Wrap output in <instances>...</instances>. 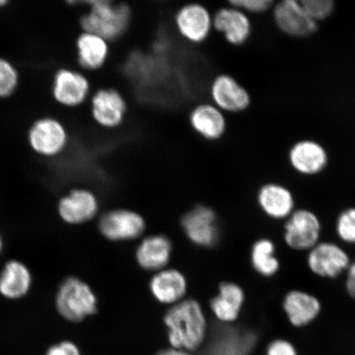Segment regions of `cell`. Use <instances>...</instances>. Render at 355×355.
Listing matches in <instances>:
<instances>
[{"label": "cell", "mask_w": 355, "mask_h": 355, "mask_svg": "<svg viewBox=\"0 0 355 355\" xmlns=\"http://www.w3.org/2000/svg\"><path fill=\"white\" fill-rule=\"evenodd\" d=\"M168 338L173 348L193 352L205 338L207 322L201 306L185 300L173 307L165 318Z\"/></svg>", "instance_id": "obj_1"}, {"label": "cell", "mask_w": 355, "mask_h": 355, "mask_svg": "<svg viewBox=\"0 0 355 355\" xmlns=\"http://www.w3.org/2000/svg\"><path fill=\"white\" fill-rule=\"evenodd\" d=\"M83 2L85 11L81 12L78 21L82 32L101 35L109 42L125 33L131 20L130 8L126 3L108 0Z\"/></svg>", "instance_id": "obj_2"}, {"label": "cell", "mask_w": 355, "mask_h": 355, "mask_svg": "<svg viewBox=\"0 0 355 355\" xmlns=\"http://www.w3.org/2000/svg\"><path fill=\"white\" fill-rule=\"evenodd\" d=\"M55 308L65 320L80 322L96 313V296L83 279L70 277L66 278L58 288Z\"/></svg>", "instance_id": "obj_3"}, {"label": "cell", "mask_w": 355, "mask_h": 355, "mask_svg": "<svg viewBox=\"0 0 355 355\" xmlns=\"http://www.w3.org/2000/svg\"><path fill=\"white\" fill-rule=\"evenodd\" d=\"M70 141L68 128L61 119L44 116L37 119L28 132L31 150L40 157L52 159L65 153Z\"/></svg>", "instance_id": "obj_4"}, {"label": "cell", "mask_w": 355, "mask_h": 355, "mask_svg": "<svg viewBox=\"0 0 355 355\" xmlns=\"http://www.w3.org/2000/svg\"><path fill=\"white\" fill-rule=\"evenodd\" d=\"M51 94L53 100L61 107L78 109L90 99L92 83L87 74L77 68L62 67L53 78Z\"/></svg>", "instance_id": "obj_5"}, {"label": "cell", "mask_w": 355, "mask_h": 355, "mask_svg": "<svg viewBox=\"0 0 355 355\" xmlns=\"http://www.w3.org/2000/svg\"><path fill=\"white\" fill-rule=\"evenodd\" d=\"M127 111V102L116 89H97L90 97L92 119L97 125L105 130H114L121 126Z\"/></svg>", "instance_id": "obj_6"}, {"label": "cell", "mask_w": 355, "mask_h": 355, "mask_svg": "<svg viewBox=\"0 0 355 355\" xmlns=\"http://www.w3.org/2000/svg\"><path fill=\"white\" fill-rule=\"evenodd\" d=\"M175 26L185 41L193 44H202L210 37L213 29V15L198 3L184 4L175 13Z\"/></svg>", "instance_id": "obj_7"}, {"label": "cell", "mask_w": 355, "mask_h": 355, "mask_svg": "<svg viewBox=\"0 0 355 355\" xmlns=\"http://www.w3.org/2000/svg\"><path fill=\"white\" fill-rule=\"evenodd\" d=\"M321 224L314 213L298 210L288 216L285 225V241L295 250H312L320 238Z\"/></svg>", "instance_id": "obj_8"}, {"label": "cell", "mask_w": 355, "mask_h": 355, "mask_svg": "<svg viewBox=\"0 0 355 355\" xmlns=\"http://www.w3.org/2000/svg\"><path fill=\"white\" fill-rule=\"evenodd\" d=\"M210 96L212 104L223 112H242L250 105L246 89L229 74H220L212 80Z\"/></svg>", "instance_id": "obj_9"}, {"label": "cell", "mask_w": 355, "mask_h": 355, "mask_svg": "<svg viewBox=\"0 0 355 355\" xmlns=\"http://www.w3.org/2000/svg\"><path fill=\"white\" fill-rule=\"evenodd\" d=\"M99 203L95 194L86 189H73L58 203L62 220L69 225H81L92 220L98 211Z\"/></svg>", "instance_id": "obj_10"}, {"label": "cell", "mask_w": 355, "mask_h": 355, "mask_svg": "<svg viewBox=\"0 0 355 355\" xmlns=\"http://www.w3.org/2000/svg\"><path fill=\"white\" fill-rule=\"evenodd\" d=\"M308 264L317 276L336 278L350 265L347 254L338 245L333 243H318L311 250Z\"/></svg>", "instance_id": "obj_11"}, {"label": "cell", "mask_w": 355, "mask_h": 355, "mask_svg": "<svg viewBox=\"0 0 355 355\" xmlns=\"http://www.w3.org/2000/svg\"><path fill=\"white\" fill-rule=\"evenodd\" d=\"M145 222L135 212L115 210L106 213L99 222V230L110 241H126L139 237L144 232Z\"/></svg>", "instance_id": "obj_12"}, {"label": "cell", "mask_w": 355, "mask_h": 355, "mask_svg": "<svg viewBox=\"0 0 355 355\" xmlns=\"http://www.w3.org/2000/svg\"><path fill=\"white\" fill-rule=\"evenodd\" d=\"M213 28L223 35L232 46H241L250 38L251 22L245 12L230 6L217 10L213 15Z\"/></svg>", "instance_id": "obj_13"}, {"label": "cell", "mask_w": 355, "mask_h": 355, "mask_svg": "<svg viewBox=\"0 0 355 355\" xmlns=\"http://www.w3.org/2000/svg\"><path fill=\"white\" fill-rule=\"evenodd\" d=\"M75 48L78 67L85 72L100 70L109 59L110 42L94 33L80 32Z\"/></svg>", "instance_id": "obj_14"}, {"label": "cell", "mask_w": 355, "mask_h": 355, "mask_svg": "<svg viewBox=\"0 0 355 355\" xmlns=\"http://www.w3.org/2000/svg\"><path fill=\"white\" fill-rule=\"evenodd\" d=\"M189 121L193 130L208 141L220 139L227 130V121L223 111L212 103L195 106L191 110Z\"/></svg>", "instance_id": "obj_15"}, {"label": "cell", "mask_w": 355, "mask_h": 355, "mask_svg": "<svg viewBox=\"0 0 355 355\" xmlns=\"http://www.w3.org/2000/svg\"><path fill=\"white\" fill-rule=\"evenodd\" d=\"M33 282L28 266L19 260L8 261L0 272V295L10 300H21L28 295Z\"/></svg>", "instance_id": "obj_16"}, {"label": "cell", "mask_w": 355, "mask_h": 355, "mask_svg": "<svg viewBox=\"0 0 355 355\" xmlns=\"http://www.w3.org/2000/svg\"><path fill=\"white\" fill-rule=\"evenodd\" d=\"M183 225L188 237L201 246H211L218 238L215 213L209 208L198 207L184 216Z\"/></svg>", "instance_id": "obj_17"}, {"label": "cell", "mask_w": 355, "mask_h": 355, "mask_svg": "<svg viewBox=\"0 0 355 355\" xmlns=\"http://www.w3.org/2000/svg\"><path fill=\"white\" fill-rule=\"evenodd\" d=\"M275 19L284 32L297 37H304L316 31L315 21L310 19L300 2L287 0L275 8Z\"/></svg>", "instance_id": "obj_18"}, {"label": "cell", "mask_w": 355, "mask_h": 355, "mask_svg": "<svg viewBox=\"0 0 355 355\" xmlns=\"http://www.w3.org/2000/svg\"><path fill=\"white\" fill-rule=\"evenodd\" d=\"M283 308L292 325L300 327L308 325L318 317L321 304L308 293L292 291L284 299Z\"/></svg>", "instance_id": "obj_19"}, {"label": "cell", "mask_w": 355, "mask_h": 355, "mask_svg": "<svg viewBox=\"0 0 355 355\" xmlns=\"http://www.w3.org/2000/svg\"><path fill=\"white\" fill-rule=\"evenodd\" d=\"M259 202L266 214L276 219L290 216L295 206L290 191L277 184L263 186L259 194Z\"/></svg>", "instance_id": "obj_20"}, {"label": "cell", "mask_w": 355, "mask_h": 355, "mask_svg": "<svg viewBox=\"0 0 355 355\" xmlns=\"http://www.w3.org/2000/svg\"><path fill=\"white\" fill-rule=\"evenodd\" d=\"M187 288L185 278L176 270H166L155 275L150 282L155 298L164 304H173L183 297Z\"/></svg>", "instance_id": "obj_21"}, {"label": "cell", "mask_w": 355, "mask_h": 355, "mask_svg": "<svg viewBox=\"0 0 355 355\" xmlns=\"http://www.w3.org/2000/svg\"><path fill=\"white\" fill-rule=\"evenodd\" d=\"M244 301L242 288L233 283H224L219 295L211 303L213 313L222 322H230L239 317Z\"/></svg>", "instance_id": "obj_22"}, {"label": "cell", "mask_w": 355, "mask_h": 355, "mask_svg": "<svg viewBox=\"0 0 355 355\" xmlns=\"http://www.w3.org/2000/svg\"><path fill=\"white\" fill-rule=\"evenodd\" d=\"M171 244L162 235L146 239L137 252V259L144 268L158 270L165 266L170 260Z\"/></svg>", "instance_id": "obj_23"}, {"label": "cell", "mask_w": 355, "mask_h": 355, "mask_svg": "<svg viewBox=\"0 0 355 355\" xmlns=\"http://www.w3.org/2000/svg\"><path fill=\"white\" fill-rule=\"evenodd\" d=\"M291 161L297 171L303 174L313 175L325 167L327 155L320 146L311 141H304L292 149Z\"/></svg>", "instance_id": "obj_24"}, {"label": "cell", "mask_w": 355, "mask_h": 355, "mask_svg": "<svg viewBox=\"0 0 355 355\" xmlns=\"http://www.w3.org/2000/svg\"><path fill=\"white\" fill-rule=\"evenodd\" d=\"M252 263L257 272L265 277L273 276L279 266L275 256L274 243L269 239H260L255 243L252 250Z\"/></svg>", "instance_id": "obj_25"}, {"label": "cell", "mask_w": 355, "mask_h": 355, "mask_svg": "<svg viewBox=\"0 0 355 355\" xmlns=\"http://www.w3.org/2000/svg\"><path fill=\"white\" fill-rule=\"evenodd\" d=\"M20 82L19 70L15 64L0 56V100H6L15 95Z\"/></svg>", "instance_id": "obj_26"}, {"label": "cell", "mask_w": 355, "mask_h": 355, "mask_svg": "<svg viewBox=\"0 0 355 355\" xmlns=\"http://www.w3.org/2000/svg\"><path fill=\"white\" fill-rule=\"evenodd\" d=\"M336 232L341 241L355 243V208H349L339 216Z\"/></svg>", "instance_id": "obj_27"}, {"label": "cell", "mask_w": 355, "mask_h": 355, "mask_svg": "<svg viewBox=\"0 0 355 355\" xmlns=\"http://www.w3.org/2000/svg\"><path fill=\"white\" fill-rule=\"evenodd\" d=\"M302 8L311 19L321 20L329 16L333 10L330 0H304L300 2Z\"/></svg>", "instance_id": "obj_28"}, {"label": "cell", "mask_w": 355, "mask_h": 355, "mask_svg": "<svg viewBox=\"0 0 355 355\" xmlns=\"http://www.w3.org/2000/svg\"><path fill=\"white\" fill-rule=\"evenodd\" d=\"M272 3L270 0H234L229 2L230 6L238 8L243 12H264L268 10Z\"/></svg>", "instance_id": "obj_29"}, {"label": "cell", "mask_w": 355, "mask_h": 355, "mask_svg": "<svg viewBox=\"0 0 355 355\" xmlns=\"http://www.w3.org/2000/svg\"><path fill=\"white\" fill-rule=\"evenodd\" d=\"M46 355H81L76 344L70 340L60 341L51 346Z\"/></svg>", "instance_id": "obj_30"}, {"label": "cell", "mask_w": 355, "mask_h": 355, "mask_svg": "<svg viewBox=\"0 0 355 355\" xmlns=\"http://www.w3.org/2000/svg\"><path fill=\"white\" fill-rule=\"evenodd\" d=\"M266 355H297L294 346L285 340L272 341L266 350Z\"/></svg>", "instance_id": "obj_31"}, {"label": "cell", "mask_w": 355, "mask_h": 355, "mask_svg": "<svg viewBox=\"0 0 355 355\" xmlns=\"http://www.w3.org/2000/svg\"><path fill=\"white\" fill-rule=\"evenodd\" d=\"M346 290H347L349 295L355 299V261L350 264L348 268Z\"/></svg>", "instance_id": "obj_32"}, {"label": "cell", "mask_w": 355, "mask_h": 355, "mask_svg": "<svg viewBox=\"0 0 355 355\" xmlns=\"http://www.w3.org/2000/svg\"><path fill=\"white\" fill-rule=\"evenodd\" d=\"M157 355H190L187 352L183 349H176L174 348L164 349L159 352Z\"/></svg>", "instance_id": "obj_33"}, {"label": "cell", "mask_w": 355, "mask_h": 355, "mask_svg": "<svg viewBox=\"0 0 355 355\" xmlns=\"http://www.w3.org/2000/svg\"><path fill=\"white\" fill-rule=\"evenodd\" d=\"M10 0H0V10L3 7H6Z\"/></svg>", "instance_id": "obj_34"}, {"label": "cell", "mask_w": 355, "mask_h": 355, "mask_svg": "<svg viewBox=\"0 0 355 355\" xmlns=\"http://www.w3.org/2000/svg\"><path fill=\"white\" fill-rule=\"evenodd\" d=\"M3 239L1 237V235H0V254H1V252L3 251Z\"/></svg>", "instance_id": "obj_35"}]
</instances>
